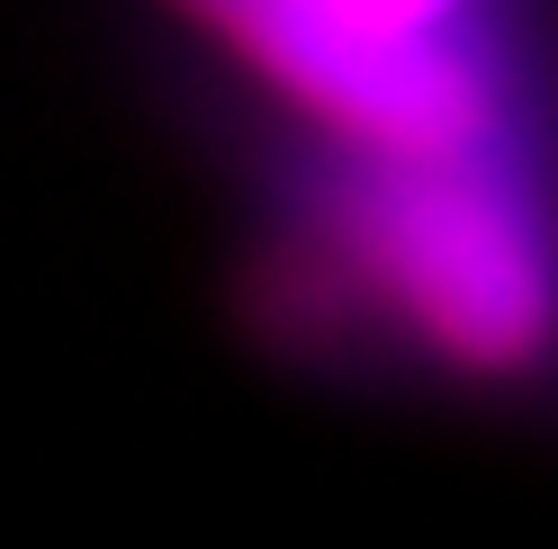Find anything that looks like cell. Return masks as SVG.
Masks as SVG:
<instances>
[{
    "label": "cell",
    "instance_id": "6da1fadb",
    "mask_svg": "<svg viewBox=\"0 0 558 549\" xmlns=\"http://www.w3.org/2000/svg\"><path fill=\"white\" fill-rule=\"evenodd\" d=\"M243 306L270 352L352 388L532 396L558 316L541 145L414 154L262 126Z\"/></svg>",
    "mask_w": 558,
    "mask_h": 549
},
{
    "label": "cell",
    "instance_id": "7a4b0ae2",
    "mask_svg": "<svg viewBox=\"0 0 558 549\" xmlns=\"http://www.w3.org/2000/svg\"><path fill=\"white\" fill-rule=\"evenodd\" d=\"M262 126L333 145H541L532 0H162Z\"/></svg>",
    "mask_w": 558,
    "mask_h": 549
}]
</instances>
